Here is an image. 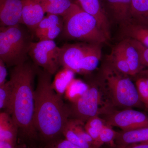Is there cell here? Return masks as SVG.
<instances>
[{
	"instance_id": "cell-1",
	"label": "cell",
	"mask_w": 148,
	"mask_h": 148,
	"mask_svg": "<svg viewBox=\"0 0 148 148\" xmlns=\"http://www.w3.org/2000/svg\"><path fill=\"white\" fill-rule=\"evenodd\" d=\"M52 75L39 67L34 93V125L38 136L46 144L60 138L70 118L69 105L52 87Z\"/></svg>"
},
{
	"instance_id": "cell-2",
	"label": "cell",
	"mask_w": 148,
	"mask_h": 148,
	"mask_svg": "<svg viewBox=\"0 0 148 148\" xmlns=\"http://www.w3.org/2000/svg\"><path fill=\"white\" fill-rule=\"evenodd\" d=\"M38 66L31 62L13 67L10 79L14 85L11 115L18 130V135L29 140L38 138L34 125V82Z\"/></svg>"
},
{
	"instance_id": "cell-3",
	"label": "cell",
	"mask_w": 148,
	"mask_h": 148,
	"mask_svg": "<svg viewBox=\"0 0 148 148\" xmlns=\"http://www.w3.org/2000/svg\"><path fill=\"white\" fill-rule=\"evenodd\" d=\"M129 75L121 73L109 61L103 64L98 79L103 85L107 101L119 109H145L135 83Z\"/></svg>"
},
{
	"instance_id": "cell-4",
	"label": "cell",
	"mask_w": 148,
	"mask_h": 148,
	"mask_svg": "<svg viewBox=\"0 0 148 148\" xmlns=\"http://www.w3.org/2000/svg\"><path fill=\"white\" fill-rule=\"evenodd\" d=\"M62 16L64 24L59 36L61 40H77L97 44L108 40L96 18L83 10L77 2Z\"/></svg>"
},
{
	"instance_id": "cell-5",
	"label": "cell",
	"mask_w": 148,
	"mask_h": 148,
	"mask_svg": "<svg viewBox=\"0 0 148 148\" xmlns=\"http://www.w3.org/2000/svg\"><path fill=\"white\" fill-rule=\"evenodd\" d=\"M34 34L25 25L0 27V59L7 67L27 62Z\"/></svg>"
},
{
	"instance_id": "cell-6",
	"label": "cell",
	"mask_w": 148,
	"mask_h": 148,
	"mask_svg": "<svg viewBox=\"0 0 148 148\" xmlns=\"http://www.w3.org/2000/svg\"><path fill=\"white\" fill-rule=\"evenodd\" d=\"M88 88L76 102L69 106L70 118L85 123L90 118L99 115L102 109L110 105L106 98L103 85L98 79L89 81Z\"/></svg>"
},
{
	"instance_id": "cell-7",
	"label": "cell",
	"mask_w": 148,
	"mask_h": 148,
	"mask_svg": "<svg viewBox=\"0 0 148 148\" xmlns=\"http://www.w3.org/2000/svg\"><path fill=\"white\" fill-rule=\"evenodd\" d=\"M99 116L106 124L129 131L148 126V115L132 108L119 109L107 105L103 107Z\"/></svg>"
},
{
	"instance_id": "cell-8",
	"label": "cell",
	"mask_w": 148,
	"mask_h": 148,
	"mask_svg": "<svg viewBox=\"0 0 148 148\" xmlns=\"http://www.w3.org/2000/svg\"><path fill=\"white\" fill-rule=\"evenodd\" d=\"M60 51L54 40H39L32 43L29 56L35 65L53 75L61 67Z\"/></svg>"
},
{
	"instance_id": "cell-9",
	"label": "cell",
	"mask_w": 148,
	"mask_h": 148,
	"mask_svg": "<svg viewBox=\"0 0 148 148\" xmlns=\"http://www.w3.org/2000/svg\"><path fill=\"white\" fill-rule=\"evenodd\" d=\"M93 44H65L61 48L59 61L61 67L80 74L81 64Z\"/></svg>"
},
{
	"instance_id": "cell-10",
	"label": "cell",
	"mask_w": 148,
	"mask_h": 148,
	"mask_svg": "<svg viewBox=\"0 0 148 148\" xmlns=\"http://www.w3.org/2000/svg\"><path fill=\"white\" fill-rule=\"evenodd\" d=\"M64 24L63 16L47 14L37 26L34 35L39 40H54L61 34Z\"/></svg>"
},
{
	"instance_id": "cell-11",
	"label": "cell",
	"mask_w": 148,
	"mask_h": 148,
	"mask_svg": "<svg viewBox=\"0 0 148 148\" xmlns=\"http://www.w3.org/2000/svg\"><path fill=\"white\" fill-rule=\"evenodd\" d=\"M109 21L120 24L129 21L132 0H101Z\"/></svg>"
},
{
	"instance_id": "cell-12",
	"label": "cell",
	"mask_w": 148,
	"mask_h": 148,
	"mask_svg": "<svg viewBox=\"0 0 148 148\" xmlns=\"http://www.w3.org/2000/svg\"><path fill=\"white\" fill-rule=\"evenodd\" d=\"M22 8V0H0L1 27L23 24Z\"/></svg>"
},
{
	"instance_id": "cell-13",
	"label": "cell",
	"mask_w": 148,
	"mask_h": 148,
	"mask_svg": "<svg viewBox=\"0 0 148 148\" xmlns=\"http://www.w3.org/2000/svg\"><path fill=\"white\" fill-rule=\"evenodd\" d=\"M83 10L94 16L108 40L110 37V21L103 8L101 0H75Z\"/></svg>"
},
{
	"instance_id": "cell-14",
	"label": "cell",
	"mask_w": 148,
	"mask_h": 148,
	"mask_svg": "<svg viewBox=\"0 0 148 148\" xmlns=\"http://www.w3.org/2000/svg\"><path fill=\"white\" fill-rule=\"evenodd\" d=\"M22 21L34 34L39 24L45 16V12L37 0H22Z\"/></svg>"
},
{
	"instance_id": "cell-15",
	"label": "cell",
	"mask_w": 148,
	"mask_h": 148,
	"mask_svg": "<svg viewBox=\"0 0 148 148\" xmlns=\"http://www.w3.org/2000/svg\"><path fill=\"white\" fill-rule=\"evenodd\" d=\"M116 46L124 56L129 65L131 76H135L145 69L142 64L138 50L128 39H123Z\"/></svg>"
},
{
	"instance_id": "cell-16",
	"label": "cell",
	"mask_w": 148,
	"mask_h": 148,
	"mask_svg": "<svg viewBox=\"0 0 148 148\" xmlns=\"http://www.w3.org/2000/svg\"><path fill=\"white\" fill-rule=\"evenodd\" d=\"M18 135V127L11 115L1 112L0 114V141H4L16 145Z\"/></svg>"
},
{
	"instance_id": "cell-17",
	"label": "cell",
	"mask_w": 148,
	"mask_h": 148,
	"mask_svg": "<svg viewBox=\"0 0 148 148\" xmlns=\"http://www.w3.org/2000/svg\"><path fill=\"white\" fill-rule=\"evenodd\" d=\"M147 142H148V126L118 132L115 140V145L119 146Z\"/></svg>"
},
{
	"instance_id": "cell-18",
	"label": "cell",
	"mask_w": 148,
	"mask_h": 148,
	"mask_svg": "<svg viewBox=\"0 0 148 148\" xmlns=\"http://www.w3.org/2000/svg\"><path fill=\"white\" fill-rule=\"evenodd\" d=\"M124 38L135 40L148 48V28L128 21L120 25Z\"/></svg>"
},
{
	"instance_id": "cell-19",
	"label": "cell",
	"mask_w": 148,
	"mask_h": 148,
	"mask_svg": "<svg viewBox=\"0 0 148 148\" xmlns=\"http://www.w3.org/2000/svg\"><path fill=\"white\" fill-rule=\"evenodd\" d=\"M129 21L148 28V0H132Z\"/></svg>"
},
{
	"instance_id": "cell-20",
	"label": "cell",
	"mask_w": 148,
	"mask_h": 148,
	"mask_svg": "<svg viewBox=\"0 0 148 148\" xmlns=\"http://www.w3.org/2000/svg\"><path fill=\"white\" fill-rule=\"evenodd\" d=\"M101 56L99 44H93L83 59L80 67V74L88 75L98 67Z\"/></svg>"
},
{
	"instance_id": "cell-21",
	"label": "cell",
	"mask_w": 148,
	"mask_h": 148,
	"mask_svg": "<svg viewBox=\"0 0 148 148\" xmlns=\"http://www.w3.org/2000/svg\"><path fill=\"white\" fill-rule=\"evenodd\" d=\"M45 13L63 16L75 3V0H37Z\"/></svg>"
},
{
	"instance_id": "cell-22",
	"label": "cell",
	"mask_w": 148,
	"mask_h": 148,
	"mask_svg": "<svg viewBox=\"0 0 148 148\" xmlns=\"http://www.w3.org/2000/svg\"><path fill=\"white\" fill-rule=\"evenodd\" d=\"M75 74L72 70L63 67L56 73L52 86L58 95L64 96L68 85L75 78Z\"/></svg>"
},
{
	"instance_id": "cell-23",
	"label": "cell",
	"mask_w": 148,
	"mask_h": 148,
	"mask_svg": "<svg viewBox=\"0 0 148 148\" xmlns=\"http://www.w3.org/2000/svg\"><path fill=\"white\" fill-rule=\"evenodd\" d=\"M88 87L87 83L82 80L74 78L66 88L64 96L70 103H73L86 92Z\"/></svg>"
},
{
	"instance_id": "cell-24",
	"label": "cell",
	"mask_w": 148,
	"mask_h": 148,
	"mask_svg": "<svg viewBox=\"0 0 148 148\" xmlns=\"http://www.w3.org/2000/svg\"><path fill=\"white\" fill-rule=\"evenodd\" d=\"M14 85L10 79L0 86V108L11 115Z\"/></svg>"
},
{
	"instance_id": "cell-25",
	"label": "cell",
	"mask_w": 148,
	"mask_h": 148,
	"mask_svg": "<svg viewBox=\"0 0 148 148\" xmlns=\"http://www.w3.org/2000/svg\"><path fill=\"white\" fill-rule=\"evenodd\" d=\"M108 61L121 73L131 76L127 61L124 56L116 46L114 48L109 56Z\"/></svg>"
},
{
	"instance_id": "cell-26",
	"label": "cell",
	"mask_w": 148,
	"mask_h": 148,
	"mask_svg": "<svg viewBox=\"0 0 148 148\" xmlns=\"http://www.w3.org/2000/svg\"><path fill=\"white\" fill-rule=\"evenodd\" d=\"M105 124L106 123L101 117L95 116L90 118L85 123L84 128L92 139L98 143L100 132Z\"/></svg>"
},
{
	"instance_id": "cell-27",
	"label": "cell",
	"mask_w": 148,
	"mask_h": 148,
	"mask_svg": "<svg viewBox=\"0 0 148 148\" xmlns=\"http://www.w3.org/2000/svg\"><path fill=\"white\" fill-rule=\"evenodd\" d=\"M135 84L138 95L144 105L145 110L148 111V86L144 77L140 73L135 76Z\"/></svg>"
},
{
	"instance_id": "cell-28",
	"label": "cell",
	"mask_w": 148,
	"mask_h": 148,
	"mask_svg": "<svg viewBox=\"0 0 148 148\" xmlns=\"http://www.w3.org/2000/svg\"><path fill=\"white\" fill-rule=\"evenodd\" d=\"M117 133L118 132L113 129L112 126L106 123L100 132L99 143L102 146L106 144L110 145L111 147H114L116 145L115 140Z\"/></svg>"
},
{
	"instance_id": "cell-29",
	"label": "cell",
	"mask_w": 148,
	"mask_h": 148,
	"mask_svg": "<svg viewBox=\"0 0 148 148\" xmlns=\"http://www.w3.org/2000/svg\"><path fill=\"white\" fill-rule=\"evenodd\" d=\"M65 139L78 147L82 148H98L91 145L80 138L69 125L66 124L63 131Z\"/></svg>"
},
{
	"instance_id": "cell-30",
	"label": "cell",
	"mask_w": 148,
	"mask_h": 148,
	"mask_svg": "<svg viewBox=\"0 0 148 148\" xmlns=\"http://www.w3.org/2000/svg\"><path fill=\"white\" fill-rule=\"evenodd\" d=\"M128 39L138 50L142 64L145 67V69L148 70V48L145 47L142 44L135 40L130 39Z\"/></svg>"
},
{
	"instance_id": "cell-31",
	"label": "cell",
	"mask_w": 148,
	"mask_h": 148,
	"mask_svg": "<svg viewBox=\"0 0 148 148\" xmlns=\"http://www.w3.org/2000/svg\"><path fill=\"white\" fill-rule=\"evenodd\" d=\"M44 148H82L69 142L66 139L59 138L46 144Z\"/></svg>"
},
{
	"instance_id": "cell-32",
	"label": "cell",
	"mask_w": 148,
	"mask_h": 148,
	"mask_svg": "<svg viewBox=\"0 0 148 148\" xmlns=\"http://www.w3.org/2000/svg\"><path fill=\"white\" fill-rule=\"evenodd\" d=\"M6 67L4 62L0 59V86L4 84L7 82V71Z\"/></svg>"
},
{
	"instance_id": "cell-33",
	"label": "cell",
	"mask_w": 148,
	"mask_h": 148,
	"mask_svg": "<svg viewBox=\"0 0 148 148\" xmlns=\"http://www.w3.org/2000/svg\"><path fill=\"white\" fill-rule=\"evenodd\" d=\"M112 148H148V142L147 143H138L127 145H116L111 147Z\"/></svg>"
},
{
	"instance_id": "cell-34",
	"label": "cell",
	"mask_w": 148,
	"mask_h": 148,
	"mask_svg": "<svg viewBox=\"0 0 148 148\" xmlns=\"http://www.w3.org/2000/svg\"><path fill=\"white\" fill-rule=\"evenodd\" d=\"M15 146L8 142L0 141V148H14Z\"/></svg>"
},
{
	"instance_id": "cell-35",
	"label": "cell",
	"mask_w": 148,
	"mask_h": 148,
	"mask_svg": "<svg viewBox=\"0 0 148 148\" xmlns=\"http://www.w3.org/2000/svg\"><path fill=\"white\" fill-rule=\"evenodd\" d=\"M139 73L141 74L142 76L144 77L148 86V70L147 69H144Z\"/></svg>"
},
{
	"instance_id": "cell-36",
	"label": "cell",
	"mask_w": 148,
	"mask_h": 148,
	"mask_svg": "<svg viewBox=\"0 0 148 148\" xmlns=\"http://www.w3.org/2000/svg\"><path fill=\"white\" fill-rule=\"evenodd\" d=\"M14 148H21V147H18V146H15Z\"/></svg>"
}]
</instances>
